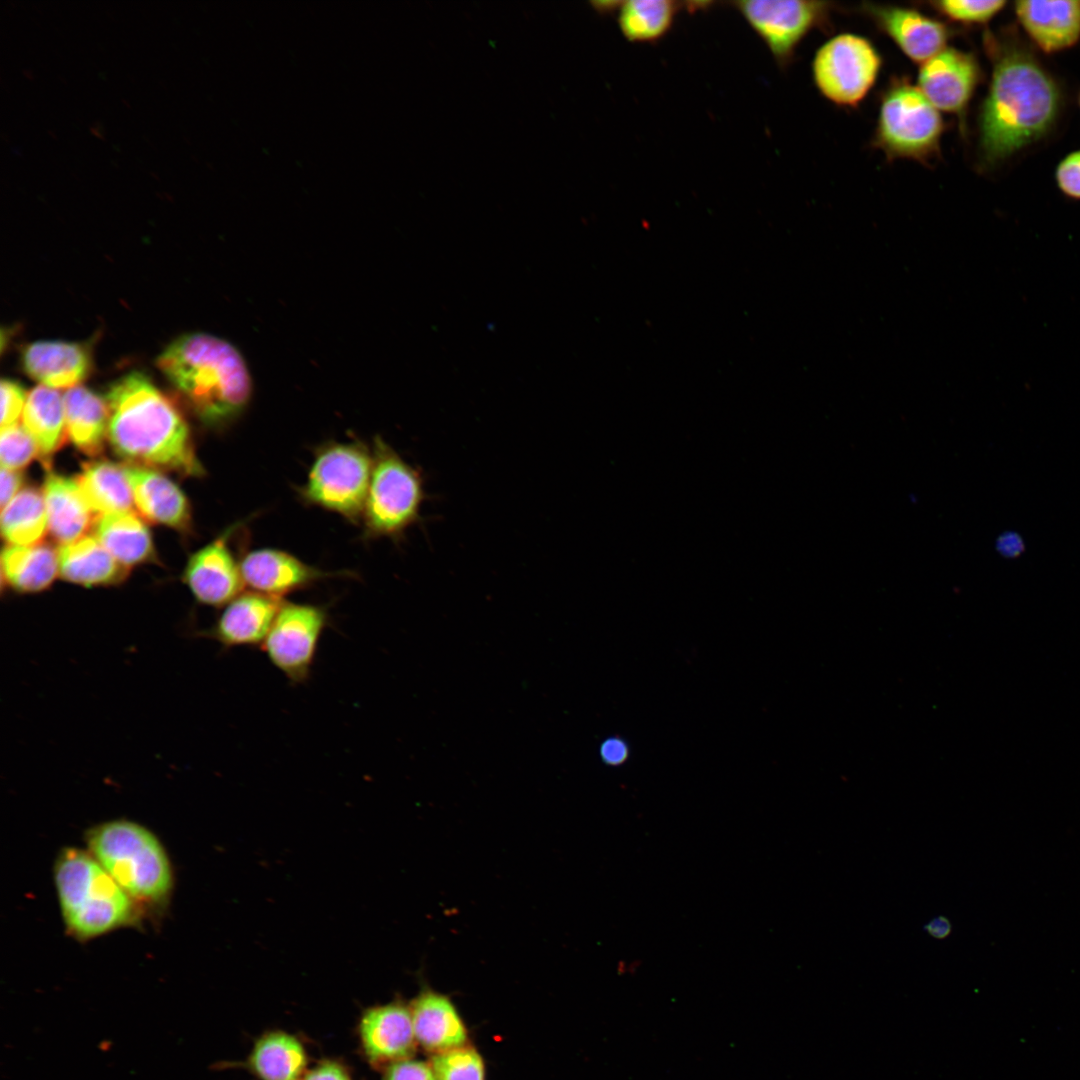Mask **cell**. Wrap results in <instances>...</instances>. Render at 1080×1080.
I'll return each instance as SVG.
<instances>
[{
  "instance_id": "cell-10",
  "label": "cell",
  "mask_w": 1080,
  "mask_h": 1080,
  "mask_svg": "<svg viewBox=\"0 0 1080 1080\" xmlns=\"http://www.w3.org/2000/svg\"><path fill=\"white\" fill-rule=\"evenodd\" d=\"M784 70L806 35L824 22L831 3L807 0H740L729 3Z\"/></svg>"
},
{
  "instance_id": "cell-33",
  "label": "cell",
  "mask_w": 1080,
  "mask_h": 1080,
  "mask_svg": "<svg viewBox=\"0 0 1080 1080\" xmlns=\"http://www.w3.org/2000/svg\"><path fill=\"white\" fill-rule=\"evenodd\" d=\"M37 455H39L37 445L23 425L16 423L1 428L0 460L3 468L21 469Z\"/></svg>"
},
{
  "instance_id": "cell-12",
  "label": "cell",
  "mask_w": 1080,
  "mask_h": 1080,
  "mask_svg": "<svg viewBox=\"0 0 1080 1080\" xmlns=\"http://www.w3.org/2000/svg\"><path fill=\"white\" fill-rule=\"evenodd\" d=\"M979 80V64L972 54L945 47L921 64L917 87L939 111L960 116Z\"/></svg>"
},
{
  "instance_id": "cell-4",
  "label": "cell",
  "mask_w": 1080,
  "mask_h": 1080,
  "mask_svg": "<svg viewBox=\"0 0 1080 1080\" xmlns=\"http://www.w3.org/2000/svg\"><path fill=\"white\" fill-rule=\"evenodd\" d=\"M55 882L64 922L70 932L88 939L126 925L134 900L91 853L68 848L59 855Z\"/></svg>"
},
{
  "instance_id": "cell-36",
  "label": "cell",
  "mask_w": 1080,
  "mask_h": 1080,
  "mask_svg": "<svg viewBox=\"0 0 1080 1080\" xmlns=\"http://www.w3.org/2000/svg\"><path fill=\"white\" fill-rule=\"evenodd\" d=\"M1059 189L1069 198L1080 200V150L1064 157L1056 168Z\"/></svg>"
},
{
  "instance_id": "cell-35",
  "label": "cell",
  "mask_w": 1080,
  "mask_h": 1080,
  "mask_svg": "<svg viewBox=\"0 0 1080 1080\" xmlns=\"http://www.w3.org/2000/svg\"><path fill=\"white\" fill-rule=\"evenodd\" d=\"M24 388L11 379L1 381V428L17 423L26 403Z\"/></svg>"
},
{
  "instance_id": "cell-6",
  "label": "cell",
  "mask_w": 1080,
  "mask_h": 1080,
  "mask_svg": "<svg viewBox=\"0 0 1080 1080\" xmlns=\"http://www.w3.org/2000/svg\"><path fill=\"white\" fill-rule=\"evenodd\" d=\"M944 123L939 110L906 79H895L881 97L874 145L887 158L927 163L939 153Z\"/></svg>"
},
{
  "instance_id": "cell-14",
  "label": "cell",
  "mask_w": 1080,
  "mask_h": 1080,
  "mask_svg": "<svg viewBox=\"0 0 1080 1080\" xmlns=\"http://www.w3.org/2000/svg\"><path fill=\"white\" fill-rule=\"evenodd\" d=\"M226 538L222 536L201 548L187 563L184 581L202 604L227 605L243 588L240 565L235 562Z\"/></svg>"
},
{
  "instance_id": "cell-11",
  "label": "cell",
  "mask_w": 1080,
  "mask_h": 1080,
  "mask_svg": "<svg viewBox=\"0 0 1080 1080\" xmlns=\"http://www.w3.org/2000/svg\"><path fill=\"white\" fill-rule=\"evenodd\" d=\"M327 618L326 610L320 606L282 604L261 646L289 681L298 684L309 678Z\"/></svg>"
},
{
  "instance_id": "cell-22",
  "label": "cell",
  "mask_w": 1080,
  "mask_h": 1080,
  "mask_svg": "<svg viewBox=\"0 0 1080 1080\" xmlns=\"http://www.w3.org/2000/svg\"><path fill=\"white\" fill-rule=\"evenodd\" d=\"M416 1041L435 1053L460 1047L466 1041L465 1026L451 1000L424 989L410 1006Z\"/></svg>"
},
{
  "instance_id": "cell-34",
  "label": "cell",
  "mask_w": 1080,
  "mask_h": 1080,
  "mask_svg": "<svg viewBox=\"0 0 1080 1080\" xmlns=\"http://www.w3.org/2000/svg\"><path fill=\"white\" fill-rule=\"evenodd\" d=\"M946 18L963 24H982L991 20L1006 5L1004 0H939L929 2Z\"/></svg>"
},
{
  "instance_id": "cell-16",
  "label": "cell",
  "mask_w": 1080,
  "mask_h": 1080,
  "mask_svg": "<svg viewBox=\"0 0 1080 1080\" xmlns=\"http://www.w3.org/2000/svg\"><path fill=\"white\" fill-rule=\"evenodd\" d=\"M283 603L255 591L240 593L202 634L225 648L262 645Z\"/></svg>"
},
{
  "instance_id": "cell-27",
  "label": "cell",
  "mask_w": 1080,
  "mask_h": 1080,
  "mask_svg": "<svg viewBox=\"0 0 1080 1080\" xmlns=\"http://www.w3.org/2000/svg\"><path fill=\"white\" fill-rule=\"evenodd\" d=\"M248 1065L260 1080H302L307 1072V1054L294 1035L270 1031L256 1040Z\"/></svg>"
},
{
  "instance_id": "cell-13",
  "label": "cell",
  "mask_w": 1080,
  "mask_h": 1080,
  "mask_svg": "<svg viewBox=\"0 0 1080 1080\" xmlns=\"http://www.w3.org/2000/svg\"><path fill=\"white\" fill-rule=\"evenodd\" d=\"M861 9L909 59L919 64L943 50L950 38L951 31L943 22L912 8L863 3Z\"/></svg>"
},
{
  "instance_id": "cell-3",
  "label": "cell",
  "mask_w": 1080,
  "mask_h": 1080,
  "mask_svg": "<svg viewBox=\"0 0 1080 1080\" xmlns=\"http://www.w3.org/2000/svg\"><path fill=\"white\" fill-rule=\"evenodd\" d=\"M157 365L207 426L231 422L250 400L252 382L242 355L216 336H180L159 355Z\"/></svg>"
},
{
  "instance_id": "cell-7",
  "label": "cell",
  "mask_w": 1080,
  "mask_h": 1080,
  "mask_svg": "<svg viewBox=\"0 0 1080 1080\" xmlns=\"http://www.w3.org/2000/svg\"><path fill=\"white\" fill-rule=\"evenodd\" d=\"M424 478L387 443L375 440L373 468L364 519L367 529L378 536L400 537L421 520L426 500Z\"/></svg>"
},
{
  "instance_id": "cell-32",
  "label": "cell",
  "mask_w": 1080,
  "mask_h": 1080,
  "mask_svg": "<svg viewBox=\"0 0 1080 1080\" xmlns=\"http://www.w3.org/2000/svg\"><path fill=\"white\" fill-rule=\"evenodd\" d=\"M431 1066L439 1080H485L482 1058L472 1048L460 1046L438 1052Z\"/></svg>"
},
{
  "instance_id": "cell-21",
  "label": "cell",
  "mask_w": 1080,
  "mask_h": 1080,
  "mask_svg": "<svg viewBox=\"0 0 1080 1080\" xmlns=\"http://www.w3.org/2000/svg\"><path fill=\"white\" fill-rule=\"evenodd\" d=\"M22 362L31 378L53 389L77 386L90 367L87 349L64 341L31 343L23 352Z\"/></svg>"
},
{
  "instance_id": "cell-30",
  "label": "cell",
  "mask_w": 1080,
  "mask_h": 1080,
  "mask_svg": "<svg viewBox=\"0 0 1080 1080\" xmlns=\"http://www.w3.org/2000/svg\"><path fill=\"white\" fill-rule=\"evenodd\" d=\"M684 3L672 0L623 1L618 9V26L631 43L655 44L674 26Z\"/></svg>"
},
{
  "instance_id": "cell-5",
  "label": "cell",
  "mask_w": 1080,
  "mask_h": 1080,
  "mask_svg": "<svg viewBox=\"0 0 1080 1080\" xmlns=\"http://www.w3.org/2000/svg\"><path fill=\"white\" fill-rule=\"evenodd\" d=\"M89 853L134 901L158 904L172 887V872L158 839L141 825L116 820L89 831Z\"/></svg>"
},
{
  "instance_id": "cell-20",
  "label": "cell",
  "mask_w": 1080,
  "mask_h": 1080,
  "mask_svg": "<svg viewBox=\"0 0 1080 1080\" xmlns=\"http://www.w3.org/2000/svg\"><path fill=\"white\" fill-rule=\"evenodd\" d=\"M43 495L52 537L61 545L76 541L94 526L96 514L87 503L76 478L46 468Z\"/></svg>"
},
{
  "instance_id": "cell-9",
  "label": "cell",
  "mask_w": 1080,
  "mask_h": 1080,
  "mask_svg": "<svg viewBox=\"0 0 1080 1080\" xmlns=\"http://www.w3.org/2000/svg\"><path fill=\"white\" fill-rule=\"evenodd\" d=\"M881 66V55L867 38L841 33L816 51L812 76L819 92L829 101L855 107L874 86Z\"/></svg>"
},
{
  "instance_id": "cell-38",
  "label": "cell",
  "mask_w": 1080,
  "mask_h": 1080,
  "mask_svg": "<svg viewBox=\"0 0 1080 1080\" xmlns=\"http://www.w3.org/2000/svg\"><path fill=\"white\" fill-rule=\"evenodd\" d=\"M599 756L608 766H621L630 757L629 744L621 736H609L600 744Z\"/></svg>"
},
{
  "instance_id": "cell-15",
  "label": "cell",
  "mask_w": 1080,
  "mask_h": 1080,
  "mask_svg": "<svg viewBox=\"0 0 1080 1080\" xmlns=\"http://www.w3.org/2000/svg\"><path fill=\"white\" fill-rule=\"evenodd\" d=\"M363 1051L374 1064L408 1058L416 1038L410 1009L400 1002L368 1008L359 1023Z\"/></svg>"
},
{
  "instance_id": "cell-42",
  "label": "cell",
  "mask_w": 1080,
  "mask_h": 1080,
  "mask_svg": "<svg viewBox=\"0 0 1080 1080\" xmlns=\"http://www.w3.org/2000/svg\"><path fill=\"white\" fill-rule=\"evenodd\" d=\"M1079 104H1080V100H1079Z\"/></svg>"
},
{
  "instance_id": "cell-1",
  "label": "cell",
  "mask_w": 1080,
  "mask_h": 1080,
  "mask_svg": "<svg viewBox=\"0 0 1080 1080\" xmlns=\"http://www.w3.org/2000/svg\"><path fill=\"white\" fill-rule=\"evenodd\" d=\"M1061 96L1053 78L1026 50L1001 49L979 118V150L997 164L1038 141L1054 125Z\"/></svg>"
},
{
  "instance_id": "cell-24",
  "label": "cell",
  "mask_w": 1080,
  "mask_h": 1080,
  "mask_svg": "<svg viewBox=\"0 0 1080 1080\" xmlns=\"http://www.w3.org/2000/svg\"><path fill=\"white\" fill-rule=\"evenodd\" d=\"M66 433L82 453H102L108 432L109 412L105 400L84 386L68 388L63 395Z\"/></svg>"
},
{
  "instance_id": "cell-26",
  "label": "cell",
  "mask_w": 1080,
  "mask_h": 1080,
  "mask_svg": "<svg viewBox=\"0 0 1080 1080\" xmlns=\"http://www.w3.org/2000/svg\"><path fill=\"white\" fill-rule=\"evenodd\" d=\"M93 527L99 542L127 568L150 560L154 555L150 531L132 511L101 515Z\"/></svg>"
},
{
  "instance_id": "cell-19",
  "label": "cell",
  "mask_w": 1080,
  "mask_h": 1080,
  "mask_svg": "<svg viewBox=\"0 0 1080 1080\" xmlns=\"http://www.w3.org/2000/svg\"><path fill=\"white\" fill-rule=\"evenodd\" d=\"M124 471L141 516L150 522L177 530L189 529V502L174 482L164 474L147 467L128 465L124 466Z\"/></svg>"
},
{
  "instance_id": "cell-28",
  "label": "cell",
  "mask_w": 1080,
  "mask_h": 1080,
  "mask_svg": "<svg viewBox=\"0 0 1080 1080\" xmlns=\"http://www.w3.org/2000/svg\"><path fill=\"white\" fill-rule=\"evenodd\" d=\"M2 578L16 592L47 589L58 573L57 552L48 544L7 545L1 554Z\"/></svg>"
},
{
  "instance_id": "cell-17",
  "label": "cell",
  "mask_w": 1080,
  "mask_h": 1080,
  "mask_svg": "<svg viewBox=\"0 0 1080 1080\" xmlns=\"http://www.w3.org/2000/svg\"><path fill=\"white\" fill-rule=\"evenodd\" d=\"M240 570L244 584L255 592L280 599L331 575L275 549L251 551L242 559Z\"/></svg>"
},
{
  "instance_id": "cell-29",
  "label": "cell",
  "mask_w": 1080,
  "mask_h": 1080,
  "mask_svg": "<svg viewBox=\"0 0 1080 1080\" xmlns=\"http://www.w3.org/2000/svg\"><path fill=\"white\" fill-rule=\"evenodd\" d=\"M76 480L95 514L131 511L134 500L124 466L107 460L90 461L82 466Z\"/></svg>"
},
{
  "instance_id": "cell-8",
  "label": "cell",
  "mask_w": 1080,
  "mask_h": 1080,
  "mask_svg": "<svg viewBox=\"0 0 1080 1080\" xmlns=\"http://www.w3.org/2000/svg\"><path fill=\"white\" fill-rule=\"evenodd\" d=\"M373 457L360 444L336 443L316 456L303 489L311 503L347 518L363 514Z\"/></svg>"
},
{
  "instance_id": "cell-23",
  "label": "cell",
  "mask_w": 1080,
  "mask_h": 1080,
  "mask_svg": "<svg viewBox=\"0 0 1080 1080\" xmlns=\"http://www.w3.org/2000/svg\"><path fill=\"white\" fill-rule=\"evenodd\" d=\"M58 574L70 583L85 587L117 584L128 575L96 537L85 535L61 545L57 551Z\"/></svg>"
},
{
  "instance_id": "cell-37",
  "label": "cell",
  "mask_w": 1080,
  "mask_h": 1080,
  "mask_svg": "<svg viewBox=\"0 0 1080 1080\" xmlns=\"http://www.w3.org/2000/svg\"><path fill=\"white\" fill-rule=\"evenodd\" d=\"M383 1080H439L431 1064L414 1059H402L389 1064Z\"/></svg>"
},
{
  "instance_id": "cell-41",
  "label": "cell",
  "mask_w": 1080,
  "mask_h": 1080,
  "mask_svg": "<svg viewBox=\"0 0 1080 1080\" xmlns=\"http://www.w3.org/2000/svg\"><path fill=\"white\" fill-rule=\"evenodd\" d=\"M923 930L932 938L943 940L952 932V923L948 917L939 915L923 926Z\"/></svg>"
},
{
  "instance_id": "cell-39",
  "label": "cell",
  "mask_w": 1080,
  "mask_h": 1080,
  "mask_svg": "<svg viewBox=\"0 0 1080 1080\" xmlns=\"http://www.w3.org/2000/svg\"><path fill=\"white\" fill-rule=\"evenodd\" d=\"M302 1080H352L348 1072L338 1063L326 1060L307 1070Z\"/></svg>"
},
{
  "instance_id": "cell-2",
  "label": "cell",
  "mask_w": 1080,
  "mask_h": 1080,
  "mask_svg": "<svg viewBox=\"0 0 1080 1080\" xmlns=\"http://www.w3.org/2000/svg\"><path fill=\"white\" fill-rule=\"evenodd\" d=\"M107 438L114 452L136 466L201 476L187 422L176 406L141 372L112 383L105 399Z\"/></svg>"
},
{
  "instance_id": "cell-25",
  "label": "cell",
  "mask_w": 1080,
  "mask_h": 1080,
  "mask_svg": "<svg viewBox=\"0 0 1080 1080\" xmlns=\"http://www.w3.org/2000/svg\"><path fill=\"white\" fill-rule=\"evenodd\" d=\"M22 422L45 467H49V458L62 447L67 435L63 397L53 388L36 386L27 395Z\"/></svg>"
},
{
  "instance_id": "cell-31",
  "label": "cell",
  "mask_w": 1080,
  "mask_h": 1080,
  "mask_svg": "<svg viewBox=\"0 0 1080 1080\" xmlns=\"http://www.w3.org/2000/svg\"><path fill=\"white\" fill-rule=\"evenodd\" d=\"M48 528V516L41 491L34 487L22 489L1 513V534L8 545L39 544Z\"/></svg>"
},
{
  "instance_id": "cell-18",
  "label": "cell",
  "mask_w": 1080,
  "mask_h": 1080,
  "mask_svg": "<svg viewBox=\"0 0 1080 1080\" xmlns=\"http://www.w3.org/2000/svg\"><path fill=\"white\" fill-rule=\"evenodd\" d=\"M1015 12L1028 36L1046 53L1068 49L1080 39V0H1022L1015 3Z\"/></svg>"
},
{
  "instance_id": "cell-40",
  "label": "cell",
  "mask_w": 1080,
  "mask_h": 1080,
  "mask_svg": "<svg viewBox=\"0 0 1080 1080\" xmlns=\"http://www.w3.org/2000/svg\"><path fill=\"white\" fill-rule=\"evenodd\" d=\"M23 475L18 470L1 468L0 503L4 508L20 491Z\"/></svg>"
}]
</instances>
